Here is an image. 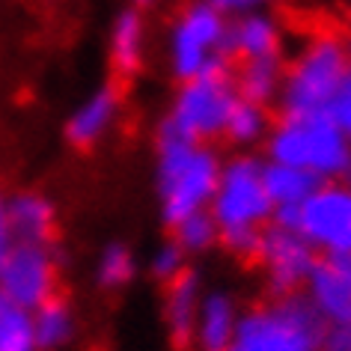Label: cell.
I'll return each instance as SVG.
<instances>
[{"mask_svg": "<svg viewBox=\"0 0 351 351\" xmlns=\"http://www.w3.org/2000/svg\"><path fill=\"white\" fill-rule=\"evenodd\" d=\"M348 3H351V0H348Z\"/></svg>", "mask_w": 351, "mask_h": 351, "instance_id": "1f68e13d", "label": "cell"}, {"mask_svg": "<svg viewBox=\"0 0 351 351\" xmlns=\"http://www.w3.org/2000/svg\"><path fill=\"white\" fill-rule=\"evenodd\" d=\"M322 319L304 295L271 298L241 313L235 339L226 351H319Z\"/></svg>", "mask_w": 351, "mask_h": 351, "instance_id": "5b68a950", "label": "cell"}, {"mask_svg": "<svg viewBox=\"0 0 351 351\" xmlns=\"http://www.w3.org/2000/svg\"><path fill=\"white\" fill-rule=\"evenodd\" d=\"M122 119V93L113 84H99L72 108L66 119V140L75 149L99 146Z\"/></svg>", "mask_w": 351, "mask_h": 351, "instance_id": "7c38bea8", "label": "cell"}, {"mask_svg": "<svg viewBox=\"0 0 351 351\" xmlns=\"http://www.w3.org/2000/svg\"><path fill=\"white\" fill-rule=\"evenodd\" d=\"M283 54V27L265 10L239 12L230 21V57L239 63L277 60Z\"/></svg>", "mask_w": 351, "mask_h": 351, "instance_id": "4fadbf2b", "label": "cell"}, {"mask_svg": "<svg viewBox=\"0 0 351 351\" xmlns=\"http://www.w3.org/2000/svg\"><path fill=\"white\" fill-rule=\"evenodd\" d=\"M223 158L212 143L179 137L173 131L158 128L155 143V197L167 226L182 217L203 212L212 203Z\"/></svg>", "mask_w": 351, "mask_h": 351, "instance_id": "6da1fadb", "label": "cell"}, {"mask_svg": "<svg viewBox=\"0 0 351 351\" xmlns=\"http://www.w3.org/2000/svg\"><path fill=\"white\" fill-rule=\"evenodd\" d=\"M134 277H137L134 250L122 241L104 244L99 259H95V283H99L104 292H119V289L134 283Z\"/></svg>", "mask_w": 351, "mask_h": 351, "instance_id": "7402d4cb", "label": "cell"}, {"mask_svg": "<svg viewBox=\"0 0 351 351\" xmlns=\"http://www.w3.org/2000/svg\"><path fill=\"white\" fill-rule=\"evenodd\" d=\"M230 21L232 15L212 0H188L173 15L167 24L164 60L176 81H191V77L226 69Z\"/></svg>", "mask_w": 351, "mask_h": 351, "instance_id": "277c9868", "label": "cell"}, {"mask_svg": "<svg viewBox=\"0 0 351 351\" xmlns=\"http://www.w3.org/2000/svg\"><path fill=\"white\" fill-rule=\"evenodd\" d=\"M271 221L298 230L319 256L351 253V185L346 179L322 182L295 212L274 215Z\"/></svg>", "mask_w": 351, "mask_h": 351, "instance_id": "ba28073f", "label": "cell"}, {"mask_svg": "<svg viewBox=\"0 0 351 351\" xmlns=\"http://www.w3.org/2000/svg\"><path fill=\"white\" fill-rule=\"evenodd\" d=\"M301 295L322 324L351 322V253L319 256Z\"/></svg>", "mask_w": 351, "mask_h": 351, "instance_id": "8fae6325", "label": "cell"}, {"mask_svg": "<svg viewBox=\"0 0 351 351\" xmlns=\"http://www.w3.org/2000/svg\"><path fill=\"white\" fill-rule=\"evenodd\" d=\"M57 277L60 265L51 244L15 241L10 256L0 265V295L6 298V304L33 313L57 295Z\"/></svg>", "mask_w": 351, "mask_h": 351, "instance_id": "30bf717a", "label": "cell"}, {"mask_svg": "<svg viewBox=\"0 0 351 351\" xmlns=\"http://www.w3.org/2000/svg\"><path fill=\"white\" fill-rule=\"evenodd\" d=\"M149 54V24L143 10L128 6L117 12L108 30V60L119 75H134L143 69Z\"/></svg>", "mask_w": 351, "mask_h": 351, "instance_id": "9a60e30c", "label": "cell"}, {"mask_svg": "<svg viewBox=\"0 0 351 351\" xmlns=\"http://www.w3.org/2000/svg\"><path fill=\"white\" fill-rule=\"evenodd\" d=\"M0 351H39L27 310L0 304Z\"/></svg>", "mask_w": 351, "mask_h": 351, "instance_id": "cb8c5ba5", "label": "cell"}, {"mask_svg": "<svg viewBox=\"0 0 351 351\" xmlns=\"http://www.w3.org/2000/svg\"><path fill=\"white\" fill-rule=\"evenodd\" d=\"M351 69L348 39L333 30H315L283 66L277 104L283 113H324Z\"/></svg>", "mask_w": 351, "mask_h": 351, "instance_id": "3957f363", "label": "cell"}, {"mask_svg": "<svg viewBox=\"0 0 351 351\" xmlns=\"http://www.w3.org/2000/svg\"><path fill=\"white\" fill-rule=\"evenodd\" d=\"M256 262L262 265L271 295L283 298V295H301L304 283L310 280L315 262H319V253L313 250V244L298 230L271 221L262 230Z\"/></svg>", "mask_w": 351, "mask_h": 351, "instance_id": "9c48e42d", "label": "cell"}, {"mask_svg": "<svg viewBox=\"0 0 351 351\" xmlns=\"http://www.w3.org/2000/svg\"><path fill=\"white\" fill-rule=\"evenodd\" d=\"M328 117L337 122V128L346 134V140L351 143V69L346 72V77H342V84H339V90L333 93V99L328 104Z\"/></svg>", "mask_w": 351, "mask_h": 351, "instance_id": "484cf974", "label": "cell"}, {"mask_svg": "<svg viewBox=\"0 0 351 351\" xmlns=\"http://www.w3.org/2000/svg\"><path fill=\"white\" fill-rule=\"evenodd\" d=\"M6 194H0V265L3 259L10 256V250L15 247V235H12V226H10V208H6Z\"/></svg>", "mask_w": 351, "mask_h": 351, "instance_id": "83f0119b", "label": "cell"}, {"mask_svg": "<svg viewBox=\"0 0 351 351\" xmlns=\"http://www.w3.org/2000/svg\"><path fill=\"white\" fill-rule=\"evenodd\" d=\"M155 0H131V6H137V10H143V6H152Z\"/></svg>", "mask_w": 351, "mask_h": 351, "instance_id": "f546056e", "label": "cell"}, {"mask_svg": "<svg viewBox=\"0 0 351 351\" xmlns=\"http://www.w3.org/2000/svg\"><path fill=\"white\" fill-rule=\"evenodd\" d=\"M268 161L292 164L319 182L351 176V143L328 113H283L265 137Z\"/></svg>", "mask_w": 351, "mask_h": 351, "instance_id": "7a4b0ae2", "label": "cell"}, {"mask_svg": "<svg viewBox=\"0 0 351 351\" xmlns=\"http://www.w3.org/2000/svg\"><path fill=\"white\" fill-rule=\"evenodd\" d=\"M239 99L241 95L235 86V77L226 69L191 77V81H179L161 128L179 137L197 140V143H212V140L223 137L226 119H230Z\"/></svg>", "mask_w": 351, "mask_h": 351, "instance_id": "8992f818", "label": "cell"}, {"mask_svg": "<svg viewBox=\"0 0 351 351\" xmlns=\"http://www.w3.org/2000/svg\"><path fill=\"white\" fill-rule=\"evenodd\" d=\"M212 3H217L223 12H230V15H239V12L262 10V6H265V0H212Z\"/></svg>", "mask_w": 351, "mask_h": 351, "instance_id": "f1b7e54d", "label": "cell"}, {"mask_svg": "<svg viewBox=\"0 0 351 351\" xmlns=\"http://www.w3.org/2000/svg\"><path fill=\"white\" fill-rule=\"evenodd\" d=\"M348 54H351V39H348Z\"/></svg>", "mask_w": 351, "mask_h": 351, "instance_id": "4dcf8cb0", "label": "cell"}, {"mask_svg": "<svg viewBox=\"0 0 351 351\" xmlns=\"http://www.w3.org/2000/svg\"><path fill=\"white\" fill-rule=\"evenodd\" d=\"M30 319H33V333H36L39 351H60L75 339V330H77L75 310L60 295L36 306L30 313Z\"/></svg>", "mask_w": 351, "mask_h": 351, "instance_id": "d6986e66", "label": "cell"}, {"mask_svg": "<svg viewBox=\"0 0 351 351\" xmlns=\"http://www.w3.org/2000/svg\"><path fill=\"white\" fill-rule=\"evenodd\" d=\"M239 319H241V306L226 289H206L194 322L191 346L197 351H226L235 339Z\"/></svg>", "mask_w": 351, "mask_h": 351, "instance_id": "5bb4252c", "label": "cell"}, {"mask_svg": "<svg viewBox=\"0 0 351 351\" xmlns=\"http://www.w3.org/2000/svg\"><path fill=\"white\" fill-rule=\"evenodd\" d=\"M10 226L21 244H51L57 230V206L39 191H19L6 199Z\"/></svg>", "mask_w": 351, "mask_h": 351, "instance_id": "2e32d148", "label": "cell"}, {"mask_svg": "<svg viewBox=\"0 0 351 351\" xmlns=\"http://www.w3.org/2000/svg\"><path fill=\"white\" fill-rule=\"evenodd\" d=\"M268 131H271V117H268L265 104L239 99V104H235L230 113V119H226L223 137L241 149H250V146L265 143Z\"/></svg>", "mask_w": 351, "mask_h": 351, "instance_id": "44dd1931", "label": "cell"}, {"mask_svg": "<svg viewBox=\"0 0 351 351\" xmlns=\"http://www.w3.org/2000/svg\"><path fill=\"white\" fill-rule=\"evenodd\" d=\"M262 164L256 155H235L226 158L217 176V188L208 203L215 223L221 232L253 230L262 232L274 217V206L268 199L265 179H262Z\"/></svg>", "mask_w": 351, "mask_h": 351, "instance_id": "52a82bcc", "label": "cell"}, {"mask_svg": "<svg viewBox=\"0 0 351 351\" xmlns=\"http://www.w3.org/2000/svg\"><path fill=\"white\" fill-rule=\"evenodd\" d=\"M235 86H239V95L247 101L256 104H268L277 101L280 95V84H283V60H250V63H241L239 72L232 75Z\"/></svg>", "mask_w": 351, "mask_h": 351, "instance_id": "ffe728a7", "label": "cell"}, {"mask_svg": "<svg viewBox=\"0 0 351 351\" xmlns=\"http://www.w3.org/2000/svg\"><path fill=\"white\" fill-rule=\"evenodd\" d=\"M188 271V253L179 247L173 239L158 244V247L152 250V256H149V274H152L158 283H170V280L182 277Z\"/></svg>", "mask_w": 351, "mask_h": 351, "instance_id": "d4e9b609", "label": "cell"}, {"mask_svg": "<svg viewBox=\"0 0 351 351\" xmlns=\"http://www.w3.org/2000/svg\"><path fill=\"white\" fill-rule=\"evenodd\" d=\"M203 292H206L203 283L191 268L164 286V324L176 346H191Z\"/></svg>", "mask_w": 351, "mask_h": 351, "instance_id": "e0dca14e", "label": "cell"}, {"mask_svg": "<svg viewBox=\"0 0 351 351\" xmlns=\"http://www.w3.org/2000/svg\"><path fill=\"white\" fill-rule=\"evenodd\" d=\"M262 179H265V191H268L271 206H274V215L295 212V208L322 185L315 176L298 170L292 164L268 161V158H265V164H262Z\"/></svg>", "mask_w": 351, "mask_h": 351, "instance_id": "ac0fdd59", "label": "cell"}, {"mask_svg": "<svg viewBox=\"0 0 351 351\" xmlns=\"http://www.w3.org/2000/svg\"><path fill=\"white\" fill-rule=\"evenodd\" d=\"M170 230H173V241L179 244L188 256H203V253H208L212 247L221 244V230H217V223H215V217L208 208L182 217V221L173 223Z\"/></svg>", "mask_w": 351, "mask_h": 351, "instance_id": "603a6c76", "label": "cell"}, {"mask_svg": "<svg viewBox=\"0 0 351 351\" xmlns=\"http://www.w3.org/2000/svg\"><path fill=\"white\" fill-rule=\"evenodd\" d=\"M319 351H351V322L324 324Z\"/></svg>", "mask_w": 351, "mask_h": 351, "instance_id": "4316f807", "label": "cell"}]
</instances>
